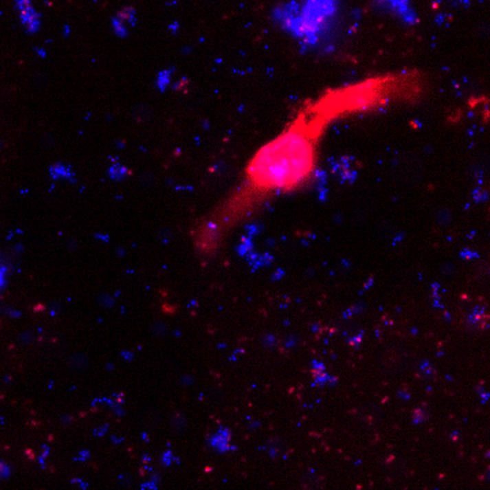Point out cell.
Returning a JSON list of instances; mask_svg holds the SVG:
<instances>
[{
  "instance_id": "obj_1",
  "label": "cell",
  "mask_w": 490,
  "mask_h": 490,
  "mask_svg": "<svg viewBox=\"0 0 490 490\" xmlns=\"http://www.w3.org/2000/svg\"><path fill=\"white\" fill-rule=\"evenodd\" d=\"M327 119L307 101L280 134L265 143L245 168L237 188L256 210L273 197L293 194L315 179Z\"/></svg>"
},
{
  "instance_id": "obj_2",
  "label": "cell",
  "mask_w": 490,
  "mask_h": 490,
  "mask_svg": "<svg viewBox=\"0 0 490 490\" xmlns=\"http://www.w3.org/2000/svg\"><path fill=\"white\" fill-rule=\"evenodd\" d=\"M273 21L305 51L327 52L344 23L342 0H286L273 10Z\"/></svg>"
},
{
  "instance_id": "obj_3",
  "label": "cell",
  "mask_w": 490,
  "mask_h": 490,
  "mask_svg": "<svg viewBox=\"0 0 490 490\" xmlns=\"http://www.w3.org/2000/svg\"><path fill=\"white\" fill-rule=\"evenodd\" d=\"M15 8L19 15V21L25 30L34 34L41 27V15L36 10L32 0H15Z\"/></svg>"
},
{
  "instance_id": "obj_4",
  "label": "cell",
  "mask_w": 490,
  "mask_h": 490,
  "mask_svg": "<svg viewBox=\"0 0 490 490\" xmlns=\"http://www.w3.org/2000/svg\"><path fill=\"white\" fill-rule=\"evenodd\" d=\"M380 7L394 14L397 18L405 23H414L417 21V14L413 8L412 0H376Z\"/></svg>"
},
{
  "instance_id": "obj_5",
  "label": "cell",
  "mask_w": 490,
  "mask_h": 490,
  "mask_svg": "<svg viewBox=\"0 0 490 490\" xmlns=\"http://www.w3.org/2000/svg\"><path fill=\"white\" fill-rule=\"evenodd\" d=\"M10 474H11V469H10V466H8L5 462L0 460V480H5V478H8V477H10Z\"/></svg>"
},
{
  "instance_id": "obj_6",
  "label": "cell",
  "mask_w": 490,
  "mask_h": 490,
  "mask_svg": "<svg viewBox=\"0 0 490 490\" xmlns=\"http://www.w3.org/2000/svg\"><path fill=\"white\" fill-rule=\"evenodd\" d=\"M7 283V267L0 263V290L5 286Z\"/></svg>"
}]
</instances>
